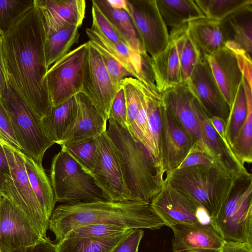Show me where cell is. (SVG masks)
I'll return each instance as SVG.
<instances>
[{
  "label": "cell",
  "mask_w": 252,
  "mask_h": 252,
  "mask_svg": "<svg viewBox=\"0 0 252 252\" xmlns=\"http://www.w3.org/2000/svg\"><path fill=\"white\" fill-rule=\"evenodd\" d=\"M1 37L10 84L42 118L52 104L46 81L45 31L42 14L34 0V4Z\"/></svg>",
  "instance_id": "6da1fadb"
},
{
  "label": "cell",
  "mask_w": 252,
  "mask_h": 252,
  "mask_svg": "<svg viewBox=\"0 0 252 252\" xmlns=\"http://www.w3.org/2000/svg\"><path fill=\"white\" fill-rule=\"evenodd\" d=\"M91 223L113 225L126 229L155 230L164 225L150 203L103 200L59 205L49 219L48 228L58 242L70 230Z\"/></svg>",
  "instance_id": "7a4b0ae2"
},
{
  "label": "cell",
  "mask_w": 252,
  "mask_h": 252,
  "mask_svg": "<svg viewBox=\"0 0 252 252\" xmlns=\"http://www.w3.org/2000/svg\"><path fill=\"white\" fill-rule=\"evenodd\" d=\"M108 122L106 132L114 147L129 200L150 203L165 183L161 163L127 127Z\"/></svg>",
  "instance_id": "3957f363"
},
{
  "label": "cell",
  "mask_w": 252,
  "mask_h": 252,
  "mask_svg": "<svg viewBox=\"0 0 252 252\" xmlns=\"http://www.w3.org/2000/svg\"><path fill=\"white\" fill-rule=\"evenodd\" d=\"M165 175L168 185L204 209L210 219L221 209L235 179L217 161L176 169Z\"/></svg>",
  "instance_id": "277c9868"
},
{
  "label": "cell",
  "mask_w": 252,
  "mask_h": 252,
  "mask_svg": "<svg viewBox=\"0 0 252 252\" xmlns=\"http://www.w3.org/2000/svg\"><path fill=\"white\" fill-rule=\"evenodd\" d=\"M209 223L224 241L252 247V176L248 171L235 178L225 202Z\"/></svg>",
  "instance_id": "5b68a950"
},
{
  "label": "cell",
  "mask_w": 252,
  "mask_h": 252,
  "mask_svg": "<svg viewBox=\"0 0 252 252\" xmlns=\"http://www.w3.org/2000/svg\"><path fill=\"white\" fill-rule=\"evenodd\" d=\"M1 100L10 118L21 151L42 164L46 151L55 143L47 135L41 118L26 102L9 82Z\"/></svg>",
  "instance_id": "8992f818"
},
{
  "label": "cell",
  "mask_w": 252,
  "mask_h": 252,
  "mask_svg": "<svg viewBox=\"0 0 252 252\" xmlns=\"http://www.w3.org/2000/svg\"><path fill=\"white\" fill-rule=\"evenodd\" d=\"M50 176L56 202L74 203L107 200L91 176L63 149L52 159Z\"/></svg>",
  "instance_id": "52a82bcc"
},
{
  "label": "cell",
  "mask_w": 252,
  "mask_h": 252,
  "mask_svg": "<svg viewBox=\"0 0 252 252\" xmlns=\"http://www.w3.org/2000/svg\"><path fill=\"white\" fill-rule=\"evenodd\" d=\"M11 177L3 184L6 197L27 218L42 237L46 238L49 221L44 215L30 183L25 166L24 153L4 145Z\"/></svg>",
  "instance_id": "ba28073f"
},
{
  "label": "cell",
  "mask_w": 252,
  "mask_h": 252,
  "mask_svg": "<svg viewBox=\"0 0 252 252\" xmlns=\"http://www.w3.org/2000/svg\"><path fill=\"white\" fill-rule=\"evenodd\" d=\"M88 48L87 41L70 50L48 69L46 81L52 106L81 92Z\"/></svg>",
  "instance_id": "9c48e42d"
},
{
  "label": "cell",
  "mask_w": 252,
  "mask_h": 252,
  "mask_svg": "<svg viewBox=\"0 0 252 252\" xmlns=\"http://www.w3.org/2000/svg\"><path fill=\"white\" fill-rule=\"evenodd\" d=\"M97 140L94 164L88 174L107 200L130 201L114 147L106 131Z\"/></svg>",
  "instance_id": "30bf717a"
},
{
  "label": "cell",
  "mask_w": 252,
  "mask_h": 252,
  "mask_svg": "<svg viewBox=\"0 0 252 252\" xmlns=\"http://www.w3.org/2000/svg\"><path fill=\"white\" fill-rule=\"evenodd\" d=\"M128 12L145 52L152 58L167 46L169 33L156 0H127Z\"/></svg>",
  "instance_id": "8fae6325"
},
{
  "label": "cell",
  "mask_w": 252,
  "mask_h": 252,
  "mask_svg": "<svg viewBox=\"0 0 252 252\" xmlns=\"http://www.w3.org/2000/svg\"><path fill=\"white\" fill-rule=\"evenodd\" d=\"M81 92L107 123L113 101L119 89L113 84L98 52L88 41Z\"/></svg>",
  "instance_id": "7c38bea8"
},
{
  "label": "cell",
  "mask_w": 252,
  "mask_h": 252,
  "mask_svg": "<svg viewBox=\"0 0 252 252\" xmlns=\"http://www.w3.org/2000/svg\"><path fill=\"white\" fill-rule=\"evenodd\" d=\"M161 95L163 104L176 123L208 154L199 120V111L203 107L187 81L168 89Z\"/></svg>",
  "instance_id": "4fadbf2b"
},
{
  "label": "cell",
  "mask_w": 252,
  "mask_h": 252,
  "mask_svg": "<svg viewBox=\"0 0 252 252\" xmlns=\"http://www.w3.org/2000/svg\"><path fill=\"white\" fill-rule=\"evenodd\" d=\"M151 206L156 214L169 227L184 223H205V210L172 188L166 182L161 190L153 198Z\"/></svg>",
  "instance_id": "5bb4252c"
},
{
  "label": "cell",
  "mask_w": 252,
  "mask_h": 252,
  "mask_svg": "<svg viewBox=\"0 0 252 252\" xmlns=\"http://www.w3.org/2000/svg\"><path fill=\"white\" fill-rule=\"evenodd\" d=\"M209 118L217 117L225 124L230 107L212 72L207 58L201 56L187 81Z\"/></svg>",
  "instance_id": "9a60e30c"
},
{
  "label": "cell",
  "mask_w": 252,
  "mask_h": 252,
  "mask_svg": "<svg viewBox=\"0 0 252 252\" xmlns=\"http://www.w3.org/2000/svg\"><path fill=\"white\" fill-rule=\"evenodd\" d=\"M42 238L13 203L6 197H2L0 202V250H13L32 246Z\"/></svg>",
  "instance_id": "2e32d148"
},
{
  "label": "cell",
  "mask_w": 252,
  "mask_h": 252,
  "mask_svg": "<svg viewBox=\"0 0 252 252\" xmlns=\"http://www.w3.org/2000/svg\"><path fill=\"white\" fill-rule=\"evenodd\" d=\"M161 121L159 160L166 174L179 166L195 143L178 125L163 103Z\"/></svg>",
  "instance_id": "e0dca14e"
},
{
  "label": "cell",
  "mask_w": 252,
  "mask_h": 252,
  "mask_svg": "<svg viewBox=\"0 0 252 252\" xmlns=\"http://www.w3.org/2000/svg\"><path fill=\"white\" fill-rule=\"evenodd\" d=\"M77 103L76 117L59 145L67 147L82 144L99 136L107 129V123L89 98L82 93L75 95Z\"/></svg>",
  "instance_id": "ac0fdd59"
},
{
  "label": "cell",
  "mask_w": 252,
  "mask_h": 252,
  "mask_svg": "<svg viewBox=\"0 0 252 252\" xmlns=\"http://www.w3.org/2000/svg\"><path fill=\"white\" fill-rule=\"evenodd\" d=\"M170 228L174 252H219L225 242L210 223L179 224Z\"/></svg>",
  "instance_id": "d6986e66"
},
{
  "label": "cell",
  "mask_w": 252,
  "mask_h": 252,
  "mask_svg": "<svg viewBox=\"0 0 252 252\" xmlns=\"http://www.w3.org/2000/svg\"><path fill=\"white\" fill-rule=\"evenodd\" d=\"M42 14L46 37L72 26L80 28L85 17L84 0H34Z\"/></svg>",
  "instance_id": "ffe728a7"
},
{
  "label": "cell",
  "mask_w": 252,
  "mask_h": 252,
  "mask_svg": "<svg viewBox=\"0 0 252 252\" xmlns=\"http://www.w3.org/2000/svg\"><path fill=\"white\" fill-rule=\"evenodd\" d=\"M179 27L171 29L165 49L157 56L151 57L156 87L160 94L184 82L181 67Z\"/></svg>",
  "instance_id": "44dd1931"
},
{
  "label": "cell",
  "mask_w": 252,
  "mask_h": 252,
  "mask_svg": "<svg viewBox=\"0 0 252 252\" xmlns=\"http://www.w3.org/2000/svg\"><path fill=\"white\" fill-rule=\"evenodd\" d=\"M205 57L231 109L243 76L237 56L232 50L225 46Z\"/></svg>",
  "instance_id": "7402d4cb"
},
{
  "label": "cell",
  "mask_w": 252,
  "mask_h": 252,
  "mask_svg": "<svg viewBox=\"0 0 252 252\" xmlns=\"http://www.w3.org/2000/svg\"><path fill=\"white\" fill-rule=\"evenodd\" d=\"M225 45L238 48L252 58V4L220 21Z\"/></svg>",
  "instance_id": "603a6c76"
},
{
  "label": "cell",
  "mask_w": 252,
  "mask_h": 252,
  "mask_svg": "<svg viewBox=\"0 0 252 252\" xmlns=\"http://www.w3.org/2000/svg\"><path fill=\"white\" fill-rule=\"evenodd\" d=\"M201 134L207 153L222 165L234 178L248 171L226 148L211 124L203 108L199 113Z\"/></svg>",
  "instance_id": "cb8c5ba5"
},
{
  "label": "cell",
  "mask_w": 252,
  "mask_h": 252,
  "mask_svg": "<svg viewBox=\"0 0 252 252\" xmlns=\"http://www.w3.org/2000/svg\"><path fill=\"white\" fill-rule=\"evenodd\" d=\"M140 86L147 107V131L143 144L154 158L160 162L162 128L161 95L150 90L141 82Z\"/></svg>",
  "instance_id": "d4e9b609"
},
{
  "label": "cell",
  "mask_w": 252,
  "mask_h": 252,
  "mask_svg": "<svg viewBox=\"0 0 252 252\" xmlns=\"http://www.w3.org/2000/svg\"><path fill=\"white\" fill-rule=\"evenodd\" d=\"M188 28L201 56H209L225 45L220 21L200 18L189 22Z\"/></svg>",
  "instance_id": "484cf974"
},
{
  "label": "cell",
  "mask_w": 252,
  "mask_h": 252,
  "mask_svg": "<svg viewBox=\"0 0 252 252\" xmlns=\"http://www.w3.org/2000/svg\"><path fill=\"white\" fill-rule=\"evenodd\" d=\"M88 42L100 55L111 81L119 89L121 82L125 78L131 77L124 67L123 60L115 49L112 43L100 33L92 28L86 30Z\"/></svg>",
  "instance_id": "4316f807"
},
{
  "label": "cell",
  "mask_w": 252,
  "mask_h": 252,
  "mask_svg": "<svg viewBox=\"0 0 252 252\" xmlns=\"http://www.w3.org/2000/svg\"><path fill=\"white\" fill-rule=\"evenodd\" d=\"M29 180L40 206L49 221L57 202L50 181L42 164L24 153Z\"/></svg>",
  "instance_id": "83f0119b"
},
{
  "label": "cell",
  "mask_w": 252,
  "mask_h": 252,
  "mask_svg": "<svg viewBox=\"0 0 252 252\" xmlns=\"http://www.w3.org/2000/svg\"><path fill=\"white\" fill-rule=\"evenodd\" d=\"M77 112L75 96L56 106H52L41 118L44 128L49 138L55 144L62 140L65 131L74 120Z\"/></svg>",
  "instance_id": "f1b7e54d"
},
{
  "label": "cell",
  "mask_w": 252,
  "mask_h": 252,
  "mask_svg": "<svg viewBox=\"0 0 252 252\" xmlns=\"http://www.w3.org/2000/svg\"><path fill=\"white\" fill-rule=\"evenodd\" d=\"M166 26L171 29L206 18L195 0H156Z\"/></svg>",
  "instance_id": "f546056e"
},
{
  "label": "cell",
  "mask_w": 252,
  "mask_h": 252,
  "mask_svg": "<svg viewBox=\"0 0 252 252\" xmlns=\"http://www.w3.org/2000/svg\"><path fill=\"white\" fill-rule=\"evenodd\" d=\"M132 229L104 237L63 238L56 244L57 252H111Z\"/></svg>",
  "instance_id": "4dcf8cb0"
},
{
  "label": "cell",
  "mask_w": 252,
  "mask_h": 252,
  "mask_svg": "<svg viewBox=\"0 0 252 252\" xmlns=\"http://www.w3.org/2000/svg\"><path fill=\"white\" fill-rule=\"evenodd\" d=\"M123 39L133 50L145 51L130 15L124 10L112 8L106 0H93Z\"/></svg>",
  "instance_id": "1f68e13d"
},
{
  "label": "cell",
  "mask_w": 252,
  "mask_h": 252,
  "mask_svg": "<svg viewBox=\"0 0 252 252\" xmlns=\"http://www.w3.org/2000/svg\"><path fill=\"white\" fill-rule=\"evenodd\" d=\"M242 83L247 101V114L231 150L235 159L245 166V163L252 162V89L244 76Z\"/></svg>",
  "instance_id": "d6a6232c"
},
{
  "label": "cell",
  "mask_w": 252,
  "mask_h": 252,
  "mask_svg": "<svg viewBox=\"0 0 252 252\" xmlns=\"http://www.w3.org/2000/svg\"><path fill=\"white\" fill-rule=\"evenodd\" d=\"M79 28L72 26L46 37L44 52L48 69L53 63L67 54L72 46L78 43Z\"/></svg>",
  "instance_id": "836d02e7"
},
{
  "label": "cell",
  "mask_w": 252,
  "mask_h": 252,
  "mask_svg": "<svg viewBox=\"0 0 252 252\" xmlns=\"http://www.w3.org/2000/svg\"><path fill=\"white\" fill-rule=\"evenodd\" d=\"M247 111V98L242 81L225 126V136L230 149L245 121Z\"/></svg>",
  "instance_id": "e575fe53"
},
{
  "label": "cell",
  "mask_w": 252,
  "mask_h": 252,
  "mask_svg": "<svg viewBox=\"0 0 252 252\" xmlns=\"http://www.w3.org/2000/svg\"><path fill=\"white\" fill-rule=\"evenodd\" d=\"M120 86L123 89L127 111V128L134 138L136 121L140 104L143 98L140 81L129 77L125 78Z\"/></svg>",
  "instance_id": "d590c367"
},
{
  "label": "cell",
  "mask_w": 252,
  "mask_h": 252,
  "mask_svg": "<svg viewBox=\"0 0 252 252\" xmlns=\"http://www.w3.org/2000/svg\"><path fill=\"white\" fill-rule=\"evenodd\" d=\"M205 17L221 21L248 5L252 0H195Z\"/></svg>",
  "instance_id": "8d00e7d4"
},
{
  "label": "cell",
  "mask_w": 252,
  "mask_h": 252,
  "mask_svg": "<svg viewBox=\"0 0 252 252\" xmlns=\"http://www.w3.org/2000/svg\"><path fill=\"white\" fill-rule=\"evenodd\" d=\"M33 4L34 0H0V36L5 34Z\"/></svg>",
  "instance_id": "74e56055"
},
{
  "label": "cell",
  "mask_w": 252,
  "mask_h": 252,
  "mask_svg": "<svg viewBox=\"0 0 252 252\" xmlns=\"http://www.w3.org/2000/svg\"><path fill=\"white\" fill-rule=\"evenodd\" d=\"M97 138L82 144L61 148L88 173L94 164L97 149Z\"/></svg>",
  "instance_id": "f35d334b"
},
{
  "label": "cell",
  "mask_w": 252,
  "mask_h": 252,
  "mask_svg": "<svg viewBox=\"0 0 252 252\" xmlns=\"http://www.w3.org/2000/svg\"><path fill=\"white\" fill-rule=\"evenodd\" d=\"M126 230L113 225L91 223L79 226L70 230L63 238L104 237L114 235Z\"/></svg>",
  "instance_id": "ab89813d"
},
{
  "label": "cell",
  "mask_w": 252,
  "mask_h": 252,
  "mask_svg": "<svg viewBox=\"0 0 252 252\" xmlns=\"http://www.w3.org/2000/svg\"><path fill=\"white\" fill-rule=\"evenodd\" d=\"M92 2L93 23L91 28L97 31L109 41L113 44L121 41L126 42L110 22L101 12L96 4L93 0Z\"/></svg>",
  "instance_id": "60d3db41"
},
{
  "label": "cell",
  "mask_w": 252,
  "mask_h": 252,
  "mask_svg": "<svg viewBox=\"0 0 252 252\" xmlns=\"http://www.w3.org/2000/svg\"><path fill=\"white\" fill-rule=\"evenodd\" d=\"M117 122L123 126L127 127V111L125 94L120 87L113 101L109 119Z\"/></svg>",
  "instance_id": "b9f144b4"
},
{
  "label": "cell",
  "mask_w": 252,
  "mask_h": 252,
  "mask_svg": "<svg viewBox=\"0 0 252 252\" xmlns=\"http://www.w3.org/2000/svg\"><path fill=\"white\" fill-rule=\"evenodd\" d=\"M0 131L8 143L10 147L14 150L21 151L16 140L10 118L3 106L0 98Z\"/></svg>",
  "instance_id": "7bdbcfd3"
},
{
  "label": "cell",
  "mask_w": 252,
  "mask_h": 252,
  "mask_svg": "<svg viewBox=\"0 0 252 252\" xmlns=\"http://www.w3.org/2000/svg\"><path fill=\"white\" fill-rule=\"evenodd\" d=\"M144 234V231L142 229H132L111 252H138Z\"/></svg>",
  "instance_id": "ee69618b"
},
{
  "label": "cell",
  "mask_w": 252,
  "mask_h": 252,
  "mask_svg": "<svg viewBox=\"0 0 252 252\" xmlns=\"http://www.w3.org/2000/svg\"><path fill=\"white\" fill-rule=\"evenodd\" d=\"M215 161L216 160L214 158L202 150L195 144L185 159L177 169L197 165L209 164Z\"/></svg>",
  "instance_id": "f6af8a7d"
},
{
  "label": "cell",
  "mask_w": 252,
  "mask_h": 252,
  "mask_svg": "<svg viewBox=\"0 0 252 252\" xmlns=\"http://www.w3.org/2000/svg\"><path fill=\"white\" fill-rule=\"evenodd\" d=\"M0 252H57L56 244L49 238H42L37 243L32 246L13 250H1Z\"/></svg>",
  "instance_id": "bcb514c9"
},
{
  "label": "cell",
  "mask_w": 252,
  "mask_h": 252,
  "mask_svg": "<svg viewBox=\"0 0 252 252\" xmlns=\"http://www.w3.org/2000/svg\"><path fill=\"white\" fill-rule=\"evenodd\" d=\"M11 177L9 162L4 149V145L0 143V195L3 194V186L7 177Z\"/></svg>",
  "instance_id": "7dc6e473"
},
{
  "label": "cell",
  "mask_w": 252,
  "mask_h": 252,
  "mask_svg": "<svg viewBox=\"0 0 252 252\" xmlns=\"http://www.w3.org/2000/svg\"><path fill=\"white\" fill-rule=\"evenodd\" d=\"M209 120L213 127L217 132L226 148L232 154L225 136V122L221 119L217 117L209 118Z\"/></svg>",
  "instance_id": "c3c4849f"
},
{
  "label": "cell",
  "mask_w": 252,
  "mask_h": 252,
  "mask_svg": "<svg viewBox=\"0 0 252 252\" xmlns=\"http://www.w3.org/2000/svg\"><path fill=\"white\" fill-rule=\"evenodd\" d=\"M219 252H252V247L246 243L225 241Z\"/></svg>",
  "instance_id": "681fc988"
},
{
  "label": "cell",
  "mask_w": 252,
  "mask_h": 252,
  "mask_svg": "<svg viewBox=\"0 0 252 252\" xmlns=\"http://www.w3.org/2000/svg\"><path fill=\"white\" fill-rule=\"evenodd\" d=\"M2 40L0 36V98L4 95L8 86V79L6 73L2 53Z\"/></svg>",
  "instance_id": "f907efd6"
},
{
  "label": "cell",
  "mask_w": 252,
  "mask_h": 252,
  "mask_svg": "<svg viewBox=\"0 0 252 252\" xmlns=\"http://www.w3.org/2000/svg\"><path fill=\"white\" fill-rule=\"evenodd\" d=\"M109 5L113 8L124 10L127 13L128 7L127 0H106Z\"/></svg>",
  "instance_id": "816d5d0a"
},
{
  "label": "cell",
  "mask_w": 252,
  "mask_h": 252,
  "mask_svg": "<svg viewBox=\"0 0 252 252\" xmlns=\"http://www.w3.org/2000/svg\"><path fill=\"white\" fill-rule=\"evenodd\" d=\"M0 143H1L3 145H6L10 147L8 143L7 142L6 139L4 138L1 133L0 131Z\"/></svg>",
  "instance_id": "f5cc1de1"
},
{
  "label": "cell",
  "mask_w": 252,
  "mask_h": 252,
  "mask_svg": "<svg viewBox=\"0 0 252 252\" xmlns=\"http://www.w3.org/2000/svg\"><path fill=\"white\" fill-rule=\"evenodd\" d=\"M197 252V251H186V252Z\"/></svg>",
  "instance_id": "db71d44e"
},
{
  "label": "cell",
  "mask_w": 252,
  "mask_h": 252,
  "mask_svg": "<svg viewBox=\"0 0 252 252\" xmlns=\"http://www.w3.org/2000/svg\"><path fill=\"white\" fill-rule=\"evenodd\" d=\"M1 198H2V197L0 195V200L1 199Z\"/></svg>",
  "instance_id": "11a10c76"
}]
</instances>
